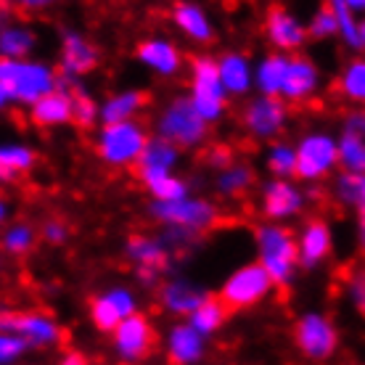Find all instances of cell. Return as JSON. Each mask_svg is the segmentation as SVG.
Wrapping results in <instances>:
<instances>
[{
    "instance_id": "23",
    "label": "cell",
    "mask_w": 365,
    "mask_h": 365,
    "mask_svg": "<svg viewBox=\"0 0 365 365\" xmlns=\"http://www.w3.org/2000/svg\"><path fill=\"white\" fill-rule=\"evenodd\" d=\"M135 53L140 61H146V64H151L154 69H159V72H165V74L178 72V66H180V53H178L170 43L148 40V43H140V46L135 48Z\"/></svg>"
},
{
    "instance_id": "43",
    "label": "cell",
    "mask_w": 365,
    "mask_h": 365,
    "mask_svg": "<svg viewBox=\"0 0 365 365\" xmlns=\"http://www.w3.org/2000/svg\"><path fill=\"white\" fill-rule=\"evenodd\" d=\"M349 289L355 297V307L365 315V270H355L349 275Z\"/></svg>"
},
{
    "instance_id": "18",
    "label": "cell",
    "mask_w": 365,
    "mask_h": 365,
    "mask_svg": "<svg viewBox=\"0 0 365 365\" xmlns=\"http://www.w3.org/2000/svg\"><path fill=\"white\" fill-rule=\"evenodd\" d=\"M61 69H66L69 74H85L93 72L96 64H98V51L85 43L83 37L77 35H66L64 40V51H61Z\"/></svg>"
},
{
    "instance_id": "2",
    "label": "cell",
    "mask_w": 365,
    "mask_h": 365,
    "mask_svg": "<svg viewBox=\"0 0 365 365\" xmlns=\"http://www.w3.org/2000/svg\"><path fill=\"white\" fill-rule=\"evenodd\" d=\"M257 241H259V252H262V265L267 273L273 275L278 289L286 292V281L292 275V267L299 259V244L292 228H257Z\"/></svg>"
},
{
    "instance_id": "37",
    "label": "cell",
    "mask_w": 365,
    "mask_h": 365,
    "mask_svg": "<svg viewBox=\"0 0 365 365\" xmlns=\"http://www.w3.org/2000/svg\"><path fill=\"white\" fill-rule=\"evenodd\" d=\"M35 247V228H29L24 222H19L9 230L6 236V249L11 255H27L29 249Z\"/></svg>"
},
{
    "instance_id": "24",
    "label": "cell",
    "mask_w": 365,
    "mask_h": 365,
    "mask_svg": "<svg viewBox=\"0 0 365 365\" xmlns=\"http://www.w3.org/2000/svg\"><path fill=\"white\" fill-rule=\"evenodd\" d=\"M299 210V193L286 182H273L265 191V215L267 217H286Z\"/></svg>"
},
{
    "instance_id": "30",
    "label": "cell",
    "mask_w": 365,
    "mask_h": 365,
    "mask_svg": "<svg viewBox=\"0 0 365 365\" xmlns=\"http://www.w3.org/2000/svg\"><path fill=\"white\" fill-rule=\"evenodd\" d=\"M331 93L341 96V98L363 101L365 103V61H355V64L349 66L347 72L334 83Z\"/></svg>"
},
{
    "instance_id": "6",
    "label": "cell",
    "mask_w": 365,
    "mask_h": 365,
    "mask_svg": "<svg viewBox=\"0 0 365 365\" xmlns=\"http://www.w3.org/2000/svg\"><path fill=\"white\" fill-rule=\"evenodd\" d=\"M156 215L175 228L191 230V233H204L228 222L225 217H220V212L212 204H204V201H162L156 207Z\"/></svg>"
},
{
    "instance_id": "4",
    "label": "cell",
    "mask_w": 365,
    "mask_h": 365,
    "mask_svg": "<svg viewBox=\"0 0 365 365\" xmlns=\"http://www.w3.org/2000/svg\"><path fill=\"white\" fill-rule=\"evenodd\" d=\"M270 283H273V275L267 273V267L262 262H255V265L241 267L238 273L230 275V281L220 289V302L225 304V310L233 315L238 310H247L255 302H259L270 292Z\"/></svg>"
},
{
    "instance_id": "46",
    "label": "cell",
    "mask_w": 365,
    "mask_h": 365,
    "mask_svg": "<svg viewBox=\"0 0 365 365\" xmlns=\"http://www.w3.org/2000/svg\"><path fill=\"white\" fill-rule=\"evenodd\" d=\"M352 9H365V0H347Z\"/></svg>"
},
{
    "instance_id": "35",
    "label": "cell",
    "mask_w": 365,
    "mask_h": 365,
    "mask_svg": "<svg viewBox=\"0 0 365 365\" xmlns=\"http://www.w3.org/2000/svg\"><path fill=\"white\" fill-rule=\"evenodd\" d=\"M339 193L347 201H352L357 210H365V175L363 173H347L339 180Z\"/></svg>"
},
{
    "instance_id": "38",
    "label": "cell",
    "mask_w": 365,
    "mask_h": 365,
    "mask_svg": "<svg viewBox=\"0 0 365 365\" xmlns=\"http://www.w3.org/2000/svg\"><path fill=\"white\" fill-rule=\"evenodd\" d=\"M336 27H339L336 11H334V6H331V0H326V3H323V9L318 11V16H315V21H312L310 35L312 37H326V35H331Z\"/></svg>"
},
{
    "instance_id": "10",
    "label": "cell",
    "mask_w": 365,
    "mask_h": 365,
    "mask_svg": "<svg viewBox=\"0 0 365 365\" xmlns=\"http://www.w3.org/2000/svg\"><path fill=\"white\" fill-rule=\"evenodd\" d=\"M114 344H117V352L125 360H143L156 349V331L146 320V315L133 312L114 331Z\"/></svg>"
},
{
    "instance_id": "1",
    "label": "cell",
    "mask_w": 365,
    "mask_h": 365,
    "mask_svg": "<svg viewBox=\"0 0 365 365\" xmlns=\"http://www.w3.org/2000/svg\"><path fill=\"white\" fill-rule=\"evenodd\" d=\"M0 83H3V101H24V103H37V101L53 93V85H58V77L48 72L46 66L19 64L14 58H3L0 64Z\"/></svg>"
},
{
    "instance_id": "14",
    "label": "cell",
    "mask_w": 365,
    "mask_h": 365,
    "mask_svg": "<svg viewBox=\"0 0 365 365\" xmlns=\"http://www.w3.org/2000/svg\"><path fill=\"white\" fill-rule=\"evenodd\" d=\"M283 119H286V106L275 96H267L244 111V128L255 135L270 138L283 128Z\"/></svg>"
},
{
    "instance_id": "8",
    "label": "cell",
    "mask_w": 365,
    "mask_h": 365,
    "mask_svg": "<svg viewBox=\"0 0 365 365\" xmlns=\"http://www.w3.org/2000/svg\"><path fill=\"white\" fill-rule=\"evenodd\" d=\"M3 334H19L29 347H46L64 341V331L43 312H3Z\"/></svg>"
},
{
    "instance_id": "15",
    "label": "cell",
    "mask_w": 365,
    "mask_h": 365,
    "mask_svg": "<svg viewBox=\"0 0 365 365\" xmlns=\"http://www.w3.org/2000/svg\"><path fill=\"white\" fill-rule=\"evenodd\" d=\"M32 125H40V128H51V125H61V122H72L74 111H72V98L64 88H56L53 93H48L43 98L32 103Z\"/></svg>"
},
{
    "instance_id": "22",
    "label": "cell",
    "mask_w": 365,
    "mask_h": 365,
    "mask_svg": "<svg viewBox=\"0 0 365 365\" xmlns=\"http://www.w3.org/2000/svg\"><path fill=\"white\" fill-rule=\"evenodd\" d=\"M135 175L154 191V196L159 201H180L182 196H185V185H182L180 180L170 178L167 170L148 167V170H135Z\"/></svg>"
},
{
    "instance_id": "20",
    "label": "cell",
    "mask_w": 365,
    "mask_h": 365,
    "mask_svg": "<svg viewBox=\"0 0 365 365\" xmlns=\"http://www.w3.org/2000/svg\"><path fill=\"white\" fill-rule=\"evenodd\" d=\"M331 238L326 222L318 217L307 220V228H304V236H302V262L304 265H315L318 259L329 255Z\"/></svg>"
},
{
    "instance_id": "47",
    "label": "cell",
    "mask_w": 365,
    "mask_h": 365,
    "mask_svg": "<svg viewBox=\"0 0 365 365\" xmlns=\"http://www.w3.org/2000/svg\"><path fill=\"white\" fill-rule=\"evenodd\" d=\"M357 35H360V46H365V24L360 29H357Z\"/></svg>"
},
{
    "instance_id": "32",
    "label": "cell",
    "mask_w": 365,
    "mask_h": 365,
    "mask_svg": "<svg viewBox=\"0 0 365 365\" xmlns=\"http://www.w3.org/2000/svg\"><path fill=\"white\" fill-rule=\"evenodd\" d=\"M252 182H255L252 167H247V165L230 167L228 173L220 178V191L225 193V196H230V199H247Z\"/></svg>"
},
{
    "instance_id": "11",
    "label": "cell",
    "mask_w": 365,
    "mask_h": 365,
    "mask_svg": "<svg viewBox=\"0 0 365 365\" xmlns=\"http://www.w3.org/2000/svg\"><path fill=\"white\" fill-rule=\"evenodd\" d=\"M339 148L331 143L326 135H312L297 151V167L294 175L302 180H310V178H320V175L329 173V167L336 165Z\"/></svg>"
},
{
    "instance_id": "7",
    "label": "cell",
    "mask_w": 365,
    "mask_h": 365,
    "mask_svg": "<svg viewBox=\"0 0 365 365\" xmlns=\"http://www.w3.org/2000/svg\"><path fill=\"white\" fill-rule=\"evenodd\" d=\"M193 64V103L204 119H215L222 111V74L212 58L191 56Z\"/></svg>"
},
{
    "instance_id": "25",
    "label": "cell",
    "mask_w": 365,
    "mask_h": 365,
    "mask_svg": "<svg viewBox=\"0 0 365 365\" xmlns=\"http://www.w3.org/2000/svg\"><path fill=\"white\" fill-rule=\"evenodd\" d=\"M151 103V96L143 91H133V93H125V96H119V98L109 101L106 103V109H103V122L106 125H117V122H128V117L133 111L143 109Z\"/></svg>"
},
{
    "instance_id": "36",
    "label": "cell",
    "mask_w": 365,
    "mask_h": 365,
    "mask_svg": "<svg viewBox=\"0 0 365 365\" xmlns=\"http://www.w3.org/2000/svg\"><path fill=\"white\" fill-rule=\"evenodd\" d=\"M29 46H32V35L21 32V29H6L3 32V58H21L27 56Z\"/></svg>"
},
{
    "instance_id": "27",
    "label": "cell",
    "mask_w": 365,
    "mask_h": 365,
    "mask_svg": "<svg viewBox=\"0 0 365 365\" xmlns=\"http://www.w3.org/2000/svg\"><path fill=\"white\" fill-rule=\"evenodd\" d=\"M37 162L35 151H29V148H21V146H9L3 148V154H0V167H3V180L6 182H16L21 180V175H27L32 170V165Z\"/></svg>"
},
{
    "instance_id": "41",
    "label": "cell",
    "mask_w": 365,
    "mask_h": 365,
    "mask_svg": "<svg viewBox=\"0 0 365 365\" xmlns=\"http://www.w3.org/2000/svg\"><path fill=\"white\" fill-rule=\"evenodd\" d=\"M27 347L29 341L21 339L19 334H3V339H0V357H3V363H11V360H16Z\"/></svg>"
},
{
    "instance_id": "29",
    "label": "cell",
    "mask_w": 365,
    "mask_h": 365,
    "mask_svg": "<svg viewBox=\"0 0 365 365\" xmlns=\"http://www.w3.org/2000/svg\"><path fill=\"white\" fill-rule=\"evenodd\" d=\"M175 19H178V24L182 27V32H188L193 40H201V43H210L212 40L210 24H207L204 14L196 6H191V3H178L175 6Z\"/></svg>"
},
{
    "instance_id": "26",
    "label": "cell",
    "mask_w": 365,
    "mask_h": 365,
    "mask_svg": "<svg viewBox=\"0 0 365 365\" xmlns=\"http://www.w3.org/2000/svg\"><path fill=\"white\" fill-rule=\"evenodd\" d=\"M162 299H165L167 310L180 312V315H193L207 297H204L201 292H196V289H191V286L173 283V286H167L165 292H162Z\"/></svg>"
},
{
    "instance_id": "45",
    "label": "cell",
    "mask_w": 365,
    "mask_h": 365,
    "mask_svg": "<svg viewBox=\"0 0 365 365\" xmlns=\"http://www.w3.org/2000/svg\"><path fill=\"white\" fill-rule=\"evenodd\" d=\"M58 365H88V360H85V355H80V352H66L64 360Z\"/></svg>"
},
{
    "instance_id": "9",
    "label": "cell",
    "mask_w": 365,
    "mask_h": 365,
    "mask_svg": "<svg viewBox=\"0 0 365 365\" xmlns=\"http://www.w3.org/2000/svg\"><path fill=\"white\" fill-rule=\"evenodd\" d=\"M294 341L310 360H326L336 349V329L320 315H304L294 326Z\"/></svg>"
},
{
    "instance_id": "34",
    "label": "cell",
    "mask_w": 365,
    "mask_h": 365,
    "mask_svg": "<svg viewBox=\"0 0 365 365\" xmlns=\"http://www.w3.org/2000/svg\"><path fill=\"white\" fill-rule=\"evenodd\" d=\"M286 72H289V64L281 56H270L262 69H259V83L265 88L267 96H278L283 91V83H286Z\"/></svg>"
},
{
    "instance_id": "28",
    "label": "cell",
    "mask_w": 365,
    "mask_h": 365,
    "mask_svg": "<svg viewBox=\"0 0 365 365\" xmlns=\"http://www.w3.org/2000/svg\"><path fill=\"white\" fill-rule=\"evenodd\" d=\"M230 312L225 310V304L220 302V297H207V299L201 302V307L191 315V326L199 334H212V331H217L222 326V320L228 318Z\"/></svg>"
},
{
    "instance_id": "44",
    "label": "cell",
    "mask_w": 365,
    "mask_h": 365,
    "mask_svg": "<svg viewBox=\"0 0 365 365\" xmlns=\"http://www.w3.org/2000/svg\"><path fill=\"white\" fill-rule=\"evenodd\" d=\"M43 236H46V241H51V244H61L66 236V222L58 217H51L43 225Z\"/></svg>"
},
{
    "instance_id": "40",
    "label": "cell",
    "mask_w": 365,
    "mask_h": 365,
    "mask_svg": "<svg viewBox=\"0 0 365 365\" xmlns=\"http://www.w3.org/2000/svg\"><path fill=\"white\" fill-rule=\"evenodd\" d=\"M267 165H270V170H273V173L289 175V173H294V167H297V154H294L292 148H286V146H275Z\"/></svg>"
},
{
    "instance_id": "19",
    "label": "cell",
    "mask_w": 365,
    "mask_h": 365,
    "mask_svg": "<svg viewBox=\"0 0 365 365\" xmlns=\"http://www.w3.org/2000/svg\"><path fill=\"white\" fill-rule=\"evenodd\" d=\"M128 249H130V257L138 262V270L159 273V270L167 267V252L162 249V244H156L154 238L133 233L128 241Z\"/></svg>"
},
{
    "instance_id": "16",
    "label": "cell",
    "mask_w": 365,
    "mask_h": 365,
    "mask_svg": "<svg viewBox=\"0 0 365 365\" xmlns=\"http://www.w3.org/2000/svg\"><path fill=\"white\" fill-rule=\"evenodd\" d=\"M201 357V334L193 326H175L167 344L170 365H191Z\"/></svg>"
},
{
    "instance_id": "12",
    "label": "cell",
    "mask_w": 365,
    "mask_h": 365,
    "mask_svg": "<svg viewBox=\"0 0 365 365\" xmlns=\"http://www.w3.org/2000/svg\"><path fill=\"white\" fill-rule=\"evenodd\" d=\"M133 299L128 292H111L91 299V318L98 331H117L122 320L133 315Z\"/></svg>"
},
{
    "instance_id": "31",
    "label": "cell",
    "mask_w": 365,
    "mask_h": 365,
    "mask_svg": "<svg viewBox=\"0 0 365 365\" xmlns=\"http://www.w3.org/2000/svg\"><path fill=\"white\" fill-rule=\"evenodd\" d=\"M173 162H175V143H170L167 138H159V140H151V143H148L146 151L140 154V159L133 165V173H135V170H148V167L167 170Z\"/></svg>"
},
{
    "instance_id": "21",
    "label": "cell",
    "mask_w": 365,
    "mask_h": 365,
    "mask_svg": "<svg viewBox=\"0 0 365 365\" xmlns=\"http://www.w3.org/2000/svg\"><path fill=\"white\" fill-rule=\"evenodd\" d=\"M315 85V69L307 58L297 56L292 64H289V72H286V83H283V96L289 101H302L307 93L312 91Z\"/></svg>"
},
{
    "instance_id": "17",
    "label": "cell",
    "mask_w": 365,
    "mask_h": 365,
    "mask_svg": "<svg viewBox=\"0 0 365 365\" xmlns=\"http://www.w3.org/2000/svg\"><path fill=\"white\" fill-rule=\"evenodd\" d=\"M267 35L278 48L289 51V48H297L304 40V29L289 16V11L275 3L267 9Z\"/></svg>"
},
{
    "instance_id": "5",
    "label": "cell",
    "mask_w": 365,
    "mask_h": 365,
    "mask_svg": "<svg viewBox=\"0 0 365 365\" xmlns=\"http://www.w3.org/2000/svg\"><path fill=\"white\" fill-rule=\"evenodd\" d=\"M162 135L175 146H196L199 140H204L207 125L193 101L178 98L167 109L165 119H162Z\"/></svg>"
},
{
    "instance_id": "13",
    "label": "cell",
    "mask_w": 365,
    "mask_h": 365,
    "mask_svg": "<svg viewBox=\"0 0 365 365\" xmlns=\"http://www.w3.org/2000/svg\"><path fill=\"white\" fill-rule=\"evenodd\" d=\"M339 159L341 167H347V173H365V111H355L347 117Z\"/></svg>"
},
{
    "instance_id": "33",
    "label": "cell",
    "mask_w": 365,
    "mask_h": 365,
    "mask_svg": "<svg viewBox=\"0 0 365 365\" xmlns=\"http://www.w3.org/2000/svg\"><path fill=\"white\" fill-rule=\"evenodd\" d=\"M220 74H222V83L225 88H230L233 93H244L249 85V69L247 61L241 56H225L222 64H220Z\"/></svg>"
},
{
    "instance_id": "42",
    "label": "cell",
    "mask_w": 365,
    "mask_h": 365,
    "mask_svg": "<svg viewBox=\"0 0 365 365\" xmlns=\"http://www.w3.org/2000/svg\"><path fill=\"white\" fill-rule=\"evenodd\" d=\"M56 0H3V11L6 14H16V16H32L35 11H43L46 6H51Z\"/></svg>"
},
{
    "instance_id": "39",
    "label": "cell",
    "mask_w": 365,
    "mask_h": 365,
    "mask_svg": "<svg viewBox=\"0 0 365 365\" xmlns=\"http://www.w3.org/2000/svg\"><path fill=\"white\" fill-rule=\"evenodd\" d=\"M201 162L210 167H228L233 162V146L228 143H215L201 151Z\"/></svg>"
},
{
    "instance_id": "3",
    "label": "cell",
    "mask_w": 365,
    "mask_h": 365,
    "mask_svg": "<svg viewBox=\"0 0 365 365\" xmlns=\"http://www.w3.org/2000/svg\"><path fill=\"white\" fill-rule=\"evenodd\" d=\"M148 138L146 130L138 122H117V125H106L101 133L96 151L101 159H106L109 165H135L140 154L146 151Z\"/></svg>"
}]
</instances>
